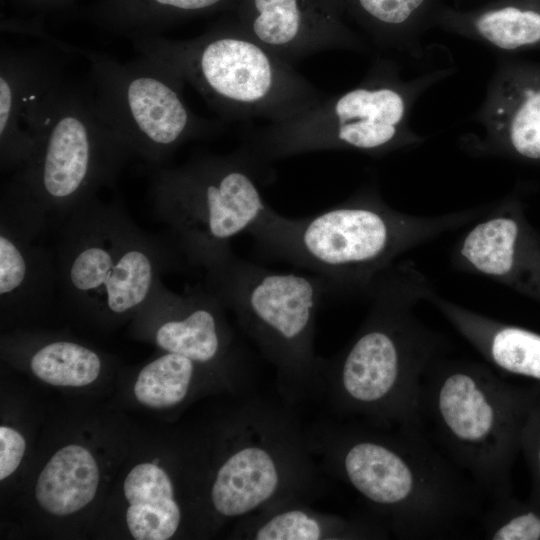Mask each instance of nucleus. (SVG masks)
Masks as SVG:
<instances>
[{
	"mask_svg": "<svg viewBox=\"0 0 540 540\" xmlns=\"http://www.w3.org/2000/svg\"><path fill=\"white\" fill-rule=\"evenodd\" d=\"M126 523L136 540H167L178 531L182 512L171 478L154 463L136 465L124 480Z\"/></svg>",
	"mask_w": 540,
	"mask_h": 540,
	"instance_id": "412c9836",
	"label": "nucleus"
},
{
	"mask_svg": "<svg viewBox=\"0 0 540 540\" xmlns=\"http://www.w3.org/2000/svg\"><path fill=\"white\" fill-rule=\"evenodd\" d=\"M99 469L85 447L71 444L58 450L40 473L35 496L48 513L65 516L75 513L95 497Z\"/></svg>",
	"mask_w": 540,
	"mask_h": 540,
	"instance_id": "4be33fe9",
	"label": "nucleus"
},
{
	"mask_svg": "<svg viewBox=\"0 0 540 540\" xmlns=\"http://www.w3.org/2000/svg\"><path fill=\"white\" fill-rule=\"evenodd\" d=\"M56 45L1 46L0 166L17 171L35 155L67 80Z\"/></svg>",
	"mask_w": 540,
	"mask_h": 540,
	"instance_id": "ddd939ff",
	"label": "nucleus"
},
{
	"mask_svg": "<svg viewBox=\"0 0 540 540\" xmlns=\"http://www.w3.org/2000/svg\"><path fill=\"white\" fill-rule=\"evenodd\" d=\"M319 468L350 486L400 539L459 534L484 495L420 426L326 419L305 427Z\"/></svg>",
	"mask_w": 540,
	"mask_h": 540,
	"instance_id": "f257e3e1",
	"label": "nucleus"
},
{
	"mask_svg": "<svg viewBox=\"0 0 540 540\" xmlns=\"http://www.w3.org/2000/svg\"><path fill=\"white\" fill-rule=\"evenodd\" d=\"M30 369L40 380L56 386L81 387L94 382L102 360L92 349L68 340H52L32 353Z\"/></svg>",
	"mask_w": 540,
	"mask_h": 540,
	"instance_id": "b1692460",
	"label": "nucleus"
},
{
	"mask_svg": "<svg viewBox=\"0 0 540 540\" xmlns=\"http://www.w3.org/2000/svg\"><path fill=\"white\" fill-rule=\"evenodd\" d=\"M238 0H99L86 19L108 32L130 39L160 35L183 20L233 12Z\"/></svg>",
	"mask_w": 540,
	"mask_h": 540,
	"instance_id": "aec40b11",
	"label": "nucleus"
},
{
	"mask_svg": "<svg viewBox=\"0 0 540 540\" xmlns=\"http://www.w3.org/2000/svg\"><path fill=\"white\" fill-rule=\"evenodd\" d=\"M50 228L47 216L39 208L2 186L0 301L3 312H29L57 296L55 253L37 242Z\"/></svg>",
	"mask_w": 540,
	"mask_h": 540,
	"instance_id": "dca6fc26",
	"label": "nucleus"
},
{
	"mask_svg": "<svg viewBox=\"0 0 540 540\" xmlns=\"http://www.w3.org/2000/svg\"><path fill=\"white\" fill-rule=\"evenodd\" d=\"M204 285L273 366L284 401L318 395L323 358L314 348L316 318L323 302L335 298L326 280L266 268L233 252L206 272Z\"/></svg>",
	"mask_w": 540,
	"mask_h": 540,
	"instance_id": "6e6552de",
	"label": "nucleus"
},
{
	"mask_svg": "<svg viewBox=\"0 0 540 540\" xmlns=\"http://www.w3.org/2000/svg\"><path fill=\"white\" fill-rule=\"evenodd\" d=\"M89 62L96 106L134 156L161 166L184 144L223 131L222 122L195 114L185 82L165 65L141 56L127 63L75 47Z\"/></svg>",
	"mask_w": 540,
	"mask_h": 540,
	"instance_id": "f8f14e48",
	"label": "nucleus"
},
{
	"mask_svg": "<svg viewBox=\"0 0 540 540\" xmlns=\"http://www.w3.org/2000/svg\"><path fill=\"white\" fill-rule=\"evenodd\" d=\"M57 228L58 294L94 317L135 314L184 260L168 235L143 231L116 198L92 199Z\"/></svg>",
	"mask_w": 540,
	"mask_h": 540,
	"instance_id": "0eeeda50",
	"label": "nucleus"
},
{
	"mask_svg": "<svg viewBox=\"0 0 540 540\" xmlns=\"http://www.w3.org/2000/svg\"><path fill=\"white\" fill-rule=\"evenodd\" d=\"M493 203L436 215L391 207L373 185L315 215L291 218L271 207L250 230L267 256L326 280L335 298L365 297L399 257L482 217Z\"/></svg>",
	"mask_w": 540,
	"mask_h": 540,
	"instance_id": "7ed1b4c3",
	"label": "nucleus"
},
{
	"mask_svg": "<svg viewBox=\"0 0 540 540\" xmlns=\"http://www.w3.org/2000/svg\"><path fill=\"white\" fill-rule=\"evenodd\" d=\"M225 306L205 285L183 294L160 279L135 313L153 322V340L165 352L249 374V361L225 317Z\"/></svg>",
	"mask_w": 540,
	"mask_h": 540,
	"instance_id": "4468645a",
	"label": "nucleus"
},
{
	"mask_svg": "<svg viewBox=\"0 0 540 540\" xmlns=\"http://www.w3.org/2000/svg\"><path fill=\"white\" fill-rule=\"evenodd\" d=\"M380 48L422 57L421 39L435 27L442 0H333Z\"/></svg>",
	"mask_w": 540,
	"mask_h": 540,
	"instance_id": "6ab92c4d",
	"label": "nucleus"
},
{
	"mask_svg": "<svg viewBox=\"0 0 540 540\" xmlns=\"http://www.w3.org/2000/svg\"><path fill=\"white\" fill-rule=\"evenodd\" d=\"M204 363L165 352L139 372L134 385L137 400L151 408H169L184 401Z\"/></svg>",
	"mask_w": 540,
	"mask_h": 540,
	"instance_id": "5701e85b",
	"label": "nucleus"
},
{
	"mask_svg": "<svg viewBox=\"0 0 540 540\" xmlns=\"http://www.w3.org/2000/svg\"><path fill=\"white\" fill-rule=\"evenodd\" d=\"M25 448V439L19 432L7 426L0 427V480L18 468Z\"/></svg>",
	"mask_w": 540,
	"mask_h": 540,
	"instance_id": "393cba45",
	"label": "nucleus"
},
{
	"mask_svg": "<svg viewBox=\"0 0 540 540\" xmlns=\"http://www.w3.org/2000/svg\"><path fill=\"white\" fill-rule=\"evenodd\" d=\"M530 396L484 363L442 355L420 387V427L491 502L510 494V468Z\"/></svg>",
	"mask_w": 540,
	"mask_h": 540,
	"instance_id": "20e7f679",
	"label": "nucleus"
},
{
	"mask_svg": "<svg viewBox=\"0 0 540 540\" xmlns=\"http://www.w3.org/2000/svg\"><path fill=\"white\" fill-rule=\"evenodd\" d=\"M17 5L33 11L47 12L69 5L73 0H13Z\"/></svg>",
	"mask_w": 540,
	"mask_h": 540,
	"instance_id": "bb28decb",
	"label": "nucleus"
},
{
	"mask_svg": "<svg viewBox=\"0 0 540 540\" xmlns=\"http://www.w3.org/2000/svg\"><path fill=\"white\" fill-rule=\"evenodd\" d=\"M133 153L99 112L91 85L67 78L38 150L3 186L31 202L58 227L113 184Z\"/></svg>",
	"mask_w": 540,
	"mask_h": 540,
	"instance_id": "9b49d317",
	"label": "nucleus"
},
{
	"mask_svg": "<svg viewBox=\"0 0 540 540\" xmlns=\"http://www.w3.org/2000/svg\"><path fill=\"white\" fill-rule=\"evenodd\" d=\"M391 533L373 517L346 518L320 512L309 502L293 501L238 520L235 538L244 540H366Z\"/></svg>",
	"mask_w": 540,
	"mask_h": 540,
	"instance_id": "a211bd4d",
	"label": "nucleus"
},
{
	"mask_svg": "<svg viewBox=\"0 0 540 540\" xmlns=\"http://www.w3.org/2000/svg\"><path fill=\"white\" fill-rule=\"evenodd\" d=\"M520 444H522L531 461L538 491L540 493V403H532L524 422Z\"/></svg>",
	"mask_w": 540,
	"mask_h": 540,
	"instance_id": "a878e982",
	"label": "nucleus"
},
{
	"mask_svg": "<svg viewBox=\"0 0 540 540\" xmlns=\"http://www.w3.org/2000/svg\"><path fill=\"white\" fill-rule=\"evenodd\" d=\"M292 405L244 394L226 430V450L209 488L212 510L224 519L320 493V471Z\"/></svg>",
	"mask_w": 540,
	"mask_h": 540,
	"instance_id": "1a4fd4ad",
	"label": "nucleus"
},
{
	"mask_svg": "<svg viewBox=\"0 0 540 540\" xmlns=\"http://www.w3.org/2000/svg\"><path fill=\"white\" fill-rule=\"evenodd\" d=\"M231 14L253 38L292 64L323 51L368 50L333 0H238Z\"/></svg>",
	"mask_w": 540,
	"mask_h": 540,
	"instance_id": "2eb2a0df",
	"label": "nucleus"
},
{
	"mask_svg": "<svg viewBox=\"0 0 540 540\" xmlns=\"http://www.w3.org/2000/svg\"><path fill=\"white\" fill-rule=\"evenodd\" d=\"M259 179L260 172L240 148L197 155L154 173V213L185 262L207 272L233 253L232 240L249 233L270 208Z\"/></svg>",
	"mask_w": 540,
	"mask_h": 540,
	"instance_id": "9d476101",
	"label": "nucleus"
},
{
	"mask_svg": "<svg viewBox=\"0 0 540 540\" xmlns=\"http://www.w3.org/2000/svg\"><path fill=\"white\" fill-rule=\"evenodd\" d=\"M433 288L410 260L396 262L372 283L368 312L350 342L322 362L319 394L342 419L384 427L420 426L422 377L450 342L416 313Z\"/></svg>",
	"mask_w": 540,
	"mask_h": 540,
	"instance_id": "f03ea898",
	"label": "nucleus"
},
{
	"mask_svg": "<svg viewBox=\"0 0 540 540\" xmlns=\"http://www.w3.org/2000/svg\"><path fill=\"white\" fill-rule=\"evenodd\" d=\"M131 41L141 56L165 65L193 87L225 121L279 123L327 96L232 15L191 39L152 35Z\"/></svg>",
	"mask_w": 540,
	"mask_h": 540,
	"instance_id": "423d86ee",
	"label": "nucleus"
},
{
	"mask_svg": "<svg viewBox=\"0 0 540 540\" xmlns=\"http://www.w3.org/2000/svg\"><path fill=\"white\" fill-rule=\"evenodd\" d=\"M474 120L481 133L463 139L469 154L540 160V76L507 64L497 67Z\"/></svg>",
	"mask_w": 540,
	"mask_h": 540,
	"instance_id": "f3484780",
	"label": "nucleus"
},
{
	"mask_svg": "<svg viewBox=\"0 0 540 540\" xmlns=\"http://www.w3.org/2000/svg\"><path fill=\"white\" fill-rule=\"evenodd\" d=\"M452 72L437 69L404 79L395 62L378 57L357 86L326 96L292 119L250 131L239 148L260 173L272 162L311 152L377 157L415 148L426 140L410 126L415 104Z\"/></svg>",
	"mask_w": 540,
	"mask_h": 540,
	"instance_id": "39448f33",
	"label": "nucleus"
}]
</instances>
